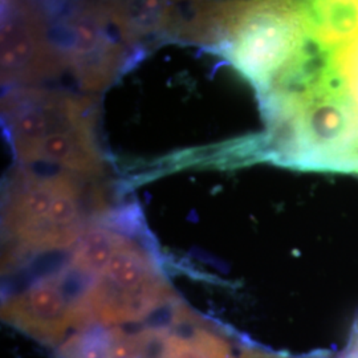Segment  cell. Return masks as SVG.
<instances>
[{
    "label": "cell",
    "mask_w": 358,
    "mask_h": 358,
    "mask_svg": "<svg viewBox=\"0 0 358 358\" xmlns=\"http://www.w3.org/2000/svg\"><path fill=\"white\" fill-rule=\"evenodd\" d=\"M329 78L333 88L358 108V38L331 51Z\"/></svg>",
    "instance_id": "3"
},
{
    "label": "cell",
    "mask_w": 358,
    "mask_h": 358,
    "mask_svg": "<svg viewBox=\"0 0 358 358\" xmlns=\"http://www.w3.org/2000/svg\"><path fill=\"white\" fill-rule=\"evenodd\" d=\"M239 358H338L334 357L328 352H315L306 356H285V355H278L271 350L262 349L256 345H243Z\"/></svg>",
    "instance_id": "6"
},
{
    "label": "cell",
    "mask_w": 358,
    "mask_h": 358,
    "mask_svg": "<svg viewBox=\"0 0 358 358\" xmlns=\"http://www.w3.org/2000/svg\"><path fill=\"white\" fill-rule=\"evenodd\" d=\"M75 29V47L77 55H87L93 51L100 43V29L88 20L77 23Z\"/></svg>",
    "instance_id": "5"
},
{
    "label": "cell",
    "mask_w": 358,
    "mask_h": 358,
    "mask_svg": "<svg viewBox=\"0 0 358 358\" xmlns=\"http://www.w3.org/2000/svg\"><path fill=\"white\" fill-rule=\"evenodd\" d=\"M301 11L308 34L331 51L358 38L356 1H316Z\"/></svg>",
    "instance_id": "2"
},
{
    "label": "cell",
    "mask_w": 358,
    "mask_h": 358,
    "mask_svg": "<svg viewBox=\"0 0 358 358\" xmlns=\"http://www.w3.org/2000/svg\"><path fill=\"white\" fill-rule=\"evenodd\" d=\"M306 34L301 6L251 8L236 24L232 60L264 92L294 56Z\"/></svg>",
    "instance_id": "1"
},
{
    "label": "cell",
    "mask_w": 358,
    "mask_h": 358,
    "mask_svg": "<svg viewBox=\"0 0 358 358\" xmlns=\"http://www.w3.org/2000/svg\"><path fill=\"white\" fill-rule=\"evenodd\" d=\"M338 358H358V317L352 328L345 350L341 355V357Z\"/></svg>",
    "instance_id": "7"
},
{
    "label": "cell",
    "mask_w": 358,
    "mask_h": 358,
    "mask_svg": "<svg viewBox=\"0 0 358 358\" xmlns=\"http://www.w3.org/2000/svg\"><path fill=\"white\" fill-rule=\"evenodd\" d=\"M77 217V205L75 196L69 192H60L53 198L47 220L52 224L66 226Z\"/></svg>",
    "instance_id": "4"
}]
</instances>
